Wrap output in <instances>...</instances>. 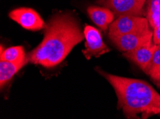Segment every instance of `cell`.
Returning <instances> with one entry per match:
<instances>
[{
	"label": "cell",
	"mask_w": 160,
	"mask_h": 119,
	"mask_svg": "<svg viewBox=\"0 0 160 119\" xmlns=\"http://www.w3.org/2000/svg\"><path fill=\"white\" fill-rule=\"evenodd\" d=\"M45 29L42 42L29 53L27 58L29 62L46 68L61 63L85 37L79 21L68 13L55 14Z\"/></svg>",
	"instance_id": "cell-1"
},
{
	"label": "cell",
	"mask_w": 160,
	"mask_h": 119,
	"mask_svg": "<svg viewBox=\"0 0 160 119\" xmlns=\"http://www.w3.org/2000/svg\"><path fill=\"white\" fill-rule=\"evenodd\" d=\"M115 90L118 108L127 118L160 116V94L151 85L139 79L116 76L97 69Z\"/></svg>",
	"instance_id": "cell-2"
},
{
	"label": "cell",
	"mask_w": 160,
	"mask_h": 119,
	"mask_svg": "<svg viewBox=\"0 0 160 119\" xmlns=\"http://www.w3.org/2000/svg\"><path fill=\"white\" fill-rule=\"evenodd\" d=\"M147 19L144 16L126 15L116 18L108 26V36H121L149 28Z\"/></svg>",
	"instance_id": "cell-3"
},
{
	"label": "cell",
	"mask_w": 160,
	"mask_h": 119,
	"mask_svg": "<svg viewBox=\"0 0 160 119\" xmlns=\"http://www.w3.org/2000/svg\"><path fill=\"white\" fill-rule=\"evenodd\" d=\"M147 0H97L102 7L111 9L115 18L122 16H145L144 6Z\"/></svg>",
	"instance_id": "cell-4"
},
{
	"label": "cell",
	"mask_w": 160,
	"mask_h": 119,
	"mask_svg": "<svg viewBox=\"0 0 160 119\" xmlns=\"http://www.w3.org/2000/svg\"><path fill=\"white\" fill-rule=\"evenodd\" d=\"M110 39L118 49L123 52H127L152 41L153 31L149 28L127 34L112 36Z\"/></svg>",
	"instance_id": "cell-5"
},
{
	"label": "cell",
	"mask_w": 160,
	"mask_h": 119,
	"mask_svg": "<svg viewBox=\"0 0 160 119\" xmlns=\"http://www.w3.org/2000/svg\"><path fill=\"white\" fill-rule=\"evenodd\" d=\"M83 34L86 39V49L83 51V54L87 59L93 57H98L108 52L109 48L103 42L98 30L93 26L87 25L84 29Z\"/></svg>",
	"instance_id": "cell-6"
},
{
	"label": "cell",
	"mask_w": 160,
	"mask_h": 119,
	"mask_svg": "<svg viewBox=\"0 0 160 119\" xmlns=\"http://www.w3.org/2000/svg\"><path fill=\"white\" fill-rule=\"evenodd\" d=\"M9 17L26 30L38 31L45 28L46 24L37 11L30 8L14 9L9 14Z\"/></svg>",
	"instance_id": "cell-7"
},
{
	"label": "cell",
	"mask_w": 160,
	"mask_h": 119,
	"mask_svg": "<svg viewBox=\"0 0 160 119\" xmlns=\"http://www.w3.org/2000/svg\"><path fill=\"white\" fill-rule=\"evenodd\" d=\"M157 44L152 41L143 44L141 47L130 52H123V56L137 64L145 72L151 62Z\"/></svg>",
	"instance_id": "cell-8"
},
{
	"label": "cell",
	"mask_w": 160,
	"mask_h": 119,
	"mask_svg": "<svg viewBox=\"0 0 160 119\" xmlns=\"http://www.w3.org/2000/svg\"><path fill=\"white\" fill-rule=\"evenodd\" d=\"M87 11L91 20L103 31L107 30L109 25L114 21V14L106 7L91 6L88 7Z\"/></svg>",
	"instance_id": "cell-9"
},
{
	"label": "cell",
	"mask_w": 160,
	"mask_h": 119,
	"mask_svg": "<svg viewBox=\"0 0 160 119\" xmlns=\"http://www.w3.org/2000/svg\"><path fill=\"white\" fill-rule=\"evenodd\" d=\"M28 62L12 63L0 59V86L2 89L4 85L10 81L19 70H20Z\"/></svg>",
	"instance_id": "cell-10"
},
{
	"label": "cell",
	"mask_w": 160,
	"mask_h": 119,
	"mask_svg": "<svg viewBox=\"0 0 160 119\" xmlns=\"http://www.w3.org/2000/svg\"><path fill=\"white\" fill-rule=\"evenodd\" d=\"M145 16L153 29L160 25V0H147Z\"/></svg>",
	"instance_id": "cell-11"
},
{
	"label": "cell",
	"mask_w": 160,
	"mask_h": 119,
	"mask_svg": "<svg viewBox=\"0 0 160 119\" xmlns=\"http://www.w3.org/2000/svg\"><path fill=\"white\" fill-rule=\"evenodd\" d=\"M1 57L0 59H3L12 63H22L28 62L25 52V49L21 46L12 47L3 49L1 47Z\"/></svg>",
	"instance_id": "cell-12"
},
{
	"label": "cell",
	"mask_w": 160,
	"mask_h": 119,
	"mask_svg": "<svg viewBox=\"0 0 160 119\" xmlns=\"http://www.w3.org/2000/svg\"><path fill=\"white\" fill-rule=\"evenodd\" d=\"M145 73L160 85V44H157L151 62Z\"/></svg>",
	"instance_id": "cell-13"
},
{
	"label": "cell",
	"mask_w": 160,
	"mask_h": 119,
	"mask_svg": "<svg viewBox=\"0 0 160 119\" xmlns=\"http://www.w3.org/2000/svg\"><path fill=\"white\" fill-rule=\"evenodd\" d=\"M153 42L156 44H160V25L153 29Z\"/></svg>",
	"instance_id": "cell-14"
}]
</instances>
